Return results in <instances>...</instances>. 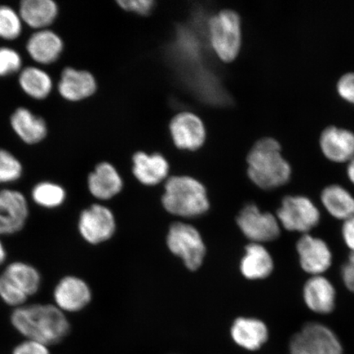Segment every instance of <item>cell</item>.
<instances>
[{"mask_svg":"<svg viewBox=\"0 0 354 354\" xmlns=\"http://www.w3.org/2000/svg\"><path fill=\"white\" fill-rule=\"evenodd\" d=\"M342 278L345 286L354 293V252H351L348 262L343 266Z\"/></svg>","mask_w":354,"mask_h":354,"instance_id":"obj_35","label":"cell"},{"mask_svg":"<svg viewBox=\"0 0 354 354\" xmlns=\"http://www.w3.org/2000/svg\"><path fill=\"white\" fill-rule=\"evenodd\" d=\"M19 84L26 94L35 100L47 98L53 87L50 75L34 66H29L22 71Z\"/></svg>","mask_w":354,"mask_h":354,"instance_id":"obj_26","label":"cell"},{"mask_svg":"<svg viewBox=\"0 0 354 354\" xmlns=\"http://www.w3.org/2000/svg\"><path fill=\"white\" fill-rule=\"evenodd\" d=\"M30 205L19 190H0V237L20 233L28 224Z\"/></svg>","mask_w":354,"mask_h":354,"instance_id":"obj_9","label":"cell"},{"mask_svg":"<svg viewBox=\"0 0 354 354\" xmlns=\"http://www.w3.org/2000/svg\"><path fill=\"white\" fill-rule=\"evenodd\" d=\"M11 354H51V351L46 344L24 339L12 348Z\"/></svg>","mask_w":354,"mask_h":354,"instance_id":"obj_32","label":"cell"},{"mask_svg":"<svg viewBox=\"0 0 354 354\" xmlns=\"http://www.w3.org/2000/svg\"><path fill=\"white\" fill-rule=\"evenodd\" d=\"M26 50L38 64H50L59 59L64 50V42L55 32L41 30L30 37Z\"/></svg>","mask_w":354,"mask_h":354,"instance_id":"obj_18","label":"cell"},{"mask_svg":"<svg viewBox=\"0 0 354 354\" xmlns=\"http://www.w3.org/2000/svg\"><path fill=\"white\" fill-rule=\"evenodd\" d=\"M2 273L30 299L39 293L42 275L37 268L24 261H13L6 265Z\"/></svg>","mask_w":354,"mask_h":354,"instance_id":"obj_19","label":"cell"},{"mask_svg":"<svg viewBox=\"0 0 354 354\" xmlns=\"http://www.w3.org/2000/svg\"><path fill=\"white\" fill-rule=\"evenodd\" d=\"M247 161L248 174L260 188L280 187L290 178L289 162L282 156L281 145L272 138L259 140L251 149Z\"/></svg>","mask_w":354,"mask_h":354,"instance_id":"obj_2","label":"cell"},{"mask_svg":"<svg viewBox=\"0 0 354 354\" xmlns=\"http://www.w3.org/2000/svg\"><path fill=\"white\" fill-rule=\"evenodd\" d=\"M0 299L12 309L28 304L29 298L7 277L0 273Z\"/></svg>","mask_w":354,"mask_h":354,"instance_id":"obj_30","label":"cell"},{"mask_svg":"<svg viewBox=\"0 0 354 354\" xmlns=\"http://www.w3.org/2000/svg\"><path fill=\"white\" fill-rule=\"evenodd\" d=\"M116 230V221L112 211L104 205L95 203L80 212L77 231L84 241L90 245H100L109 240Z\"/></svg>","mask_w":354,"mask_h":354,"instance_id":"obj_7","label":"cell"},{"mask_svg":"<svg viewBox=\"0 0 354 354\" xmlns=\"http://www.w3.org/2000/svg\"><path fill=\"white\" fill-rule=\"evenodd\" d=\"M170 129L172 139L180 149L194 150L205 142V126L196 114L185 112L176 115Z\"/></svg>","mask_w":354,"mask_h":354,"instance_id":"obj_13","label":"cell"},{"mask_svg":"<svg viewBox=\"0 0 354 354\" xmlns=\"http://www.w3.org/2000/svg\"><path fill=\"white\" fill-rule=\"evenodd\" d=\"M24 172L21 163L15 156L0 149V184H10L19 180Z\"/></svg>","mask_w":354,"mask_h":354,"instance_id":"obj_29","label":"cell"},{"mask_svg":"<svg viewBox=\"0 0 354 354\" xmlns=\"http://www.w3.org/2000/svg\"><path fill=\"white\" fill-rule=\"evenodd\" d=\"M210 43L221 60L236 59L241 46L240 17L236 12L223 10L209 21Z\"/></svg>","mask_w":354,"mask_h":354,"instance_id":"obj_4","label":"cell"},{"mask_svg":"<svg viewBox=\"0 0 354 354\" xmlns=\"http://www.w3.org/2000/svg\"><path fill=\"white\" fill-rule=\"evenodd\" d=\"M167 245L174 254L183 259L189 270H197L203 263L205 246L197 230L181 223L171 225L167 236Z\"/></svg>","mask_w":354,"mask_h":354,"instance_id":"obj_6","label":"cell"},{"mask_svg":"<svg viewBox=\"0 0 354 354\" xmlns=\"http://www.w3.org/2000/svg\"><path fill=\"white\" fill-rule=\"evenodd\" d=\"M59 8L53 0H24L19 15L30 28L44 30L55 20Z\"/></svg>","mask_w":354,"mask_h":354,"instance_id":"obj_23","label":"cell"},{"mask_svg":"<svg viewBox=\"0 0 354 354\" xmlns=\"http://www.w3.org/2000/svg\"><path fill=\"white\" fill-rule=\"evenodd\" d=\"M8 260V250L4 245L1 237H0V268L6 264Z\"/></svg>","mask_w":354,"mask_h":354,"instance_id":"obj_37","label":"cell"},{"mask_svg":"<svg viewBox=\"0 0 354 354\" xmlns=\"http://www.w3.org/2000/svg\"><path fill=\"white\" fill-rule=\"evenodd\" d=\"M165 189L162 205L171 214L193 218L209 209V202L205 188L192 177H171L167 181Z\"/></svg>","mask_w":354,"mask_h":354,"instance_id":"obj_3","label":"cell"},{"mask_svg":"<svg viewBox=\"0 0 354 354\" xmlns=\"http://www.w3.org/2000/svg\"><path fill=\"white\" fill-rule=\"evenodd\" d=\"M348 176L349 179L354 184V158H353L349 162V165L348 167Z\"/></svg>","mask_w":354,"mask_h":354,"instance_id":"obj_38","label":"cell"},{"mask_svg":"<svg viewBox=\"0 0 354 354\" xmlns=\"http://www.w3.org/2000/svg\"><path fill=\"white\" fill-rule=\"evenodd\" d=\"M87 185L93 197L100 201H108L121 192L122 180L113 165L102 162L88 175Z\"/></svg>","mask_w":354,"mask_h":354,"instance_id":"obj_15","label":"cell"},{"mask_svg":"<svg viewBox=\"0 0 354 354\" xmlns=\"http://www.w3.org/2000/svg\"><path fill=\"white\" fill-rule=\"evenodd\" d=\"M21 63L19 53L10 48H0V77L19 72Z\"/></svg>","mask_w":354,"mask_h":354,"instance_id":"obj_31","label":"cell"},{"mask_svg":"<svg viewBox=\"0 0 354 354\" xmlns=\"http://www.w3.org/2000/svg\"><path fill=\"white\" fill-rule=\"evenodd\" d=\"M304 299L314 313L328 314L335 308V290L326 278L313 276L304 286Z\"/></svg>","mask_w":354,"mask_h":354,"instance_id":"obj_17","label":"cell"},{"mask_svg":"<svg viewBox=\"0 0 354 354\" xmlns=\"http://www.w3.org/2000/svg\"><path fill=\"white\" fill-rule=\"evenodd\" d=\"M323 153L335 162L351 161L354 158V134L335 127H327L320 139Z\"/></svg>","mask_w":354,"mask_h":354,"instance_id":"obj_14","label":"cell"},{"mask_svg":"<svg viewBox=\"0 0 354 354\" xmlns=\"http://www.w3.org/2000/svg\"><path fill=\"white\" fill-rule=\"evenodd\" d=\"M290 354H343L333 331L319 323H308L291 339Z\"/></svg>","mask_w":354,"mask_h":354,"instance_id":"obj_5","label":"cell"},{"mask_svg":"<svg viewBox=\"0 0 354 354\" xmlns=\"http://www.w3.org/2000/svg\"><path fill=\"white\" fill-rule=\"evenodd\" d=\"M133 163L134 175L145 185H153L161 183L169 171L166 159L158 153H136L133 157Z\"/></svg>","mask_w":354,"mask_h":354,"instance_id":"obj_21","label":"cell"},{"mask_svg":"<svg viewBox=\"0 0 354 354\" xmlns=\"http://www.w3.org/2000/svg\"><path fill=\"white\" fill-rule=\"evenodd\" d=\"M297 251L301 267L313 276H321L330 267L332 255L329 247L321 239L304 234L298 241Z\"/></svg>","mask_w":354,"mask_h":354,"instance_id":"obj_12","label":"cell"},{"mask_svg":"<svg viewBox=\"0 0 354 354\" xmlns=\"http://www.w3.org/2000/svg\"><path fill=\"white\" fill-rule=\"evenodd\" d=\"M241 269L243 276L250 280L268 277L273 270V261L268 251L260 243H251L246 247Z\"/></svg>","mask_w":354,"mask_h":354,"instance_id":"obj_24","label":"cell"},{"mask_svg":"<svg viewBox=\"0 0 354 354\" xmlns=\"http://www.w3.org/2000/svg\"><path fill=\"white\" fill-rule=\"evenodd\" d=\"M343 237L347 246L354 252V216L344 221L342 229Z\"/></svg>","mask_w":354,"mask_h":354,"instance_id":"obj_36","label":"cell"},{"mask_svg":"<svg viewBox=\"0 0 354 354\" xmlns=\"http://www.w3.org/2000/svg\"><path fill=\"white\" fill-rule=\"evenodd\" d=\"M30 198L35 205L43 209L55 210L65 205L68 194L61 185L52 181H41L30 192Z\"/></svg>","mask_w":354,"mask_h":354,"instance_id":"obj_27","label":"cell"},{"mask_svg":"<svg viewBox=\"0 0 354 354\" xmlns=\"http://www.w3.org/2000/svg\"><path fill=\"white\" fill-rule=\"evenodd\" d=\"M277 218L287 231L307 233L319 223L320 212L306 197L287 196L277 211Z\"/></svg>","mask_w":354,"mask_h":354,"instance_id":"obj_8","label":"cell"},{"mask_svg":"<svg viewBox=\"0 0 354 354\" xmlns=\"http://www.w3.org/2000/svg\"><path fill=\"white\" fill-rule=\"evenodd\" d=\"M337 91L344 100L354 104V73L345 74L339 79Z\"/></svg>","mask_w":354,"mask_h":354,"instance_id":"obj_33","label":"cell"},{"mask_svg":"<svg viewBox=\"0 0 354 354\" xmlns=\"http://www.w3.org/2000/svg\"><path fill=\"white\" fill-rule=\"evenodd\" d=\"M232 336L239 346L254 351L263 346L268 339V327L254 318H238L232 327Z\"/></svg>","mask_w":354,"mask_h":354,"instance_id":"obj_20","label":"cell"},{"mask_svg":"<svg viewBox=\"0 0 354 354\" xmlns=\"http://www.w3.org/2000/svg\"><path fill=\"white\" fill-rule=\"evenodd\" d=\"M21 19L10 6H0V37L12 41L21 33Z\"/></svg>","mask_w":354,"mask_h":354,"instance_id":"obj_28","label":"cell"},{"mask_svg":"<svg viewBox=\"0 0 354 354\" xmlns=\"http://www.w3.org/2000/svg\"><path fill=\"white\" fill-rule=\"evenodd\" d=\"M96 86L95 79L90 73L66 68L61 75L59 91L64 99L76 102L94 94Z\"/></svg>","mask_w":354,"mask_h":354,"instance_id":"obj_16","label":"cell"},{"mask_svg":"<svg viewBox=\"0 0 354 354\" xmlns=\"http://www.w3.org/2000/svg\"><path fill=\"white\" fill-rule=\"evenodd\" d=\"M91 299L90 286L82 278L75 275L60 278L53 290V304L66 315L82 311L90 304Z\"/></svg>","mask_w":354,"mask_h":354,"instance_id":"obj_10","label":"cell"},{"mask_svg":"<svg viewBox=\"0 0 354 354\" xmlns=\"http://www.w3.org/2000/svg\"><path fill=\"white\" fill-rule=\"evenodd\" d=\"M322 201L335 218L346 221L354 216V198L339 185H332L323 190Z\"/></svg>","mask_w":354,"mask_h":354,"instance_id":"obj_25","label":"cell"},{"mask_svg":"<svg viewBox=\"0 0 354 354\" xmlns=\"http://www.w3.org/2000/svg\"><path fill=\"white\" fill-rule=\"evenodd\" d=\"M13 131L26 144L41 142L47 135V126L41 118L25 108L17 109L11 118Z\"/></svg>","mask_w":354,"mask_h":354,"instance_id":"obj_22","label":"cell"},{"mask_svg":"<svg viewBox=\"0 0 354 354\" xmlns=\"http://www.w3.org/2000/svg\"><path fill=\"white\" fill-rule=\"evenodd\" d=\"M10 319L22 337L48 347L63 342L72 330L68 315L54 304H26L12 309Z\"/></svg>","mask_w":354,"mask_h":354,"instance_id":"obj_1","label":"cell"},{"mask_svg":"<svg viewBox=\"0 0 354 354\" xmlns=\"http://www.w3.org/2000/svg\"><path fill=\"white\" fill-rule=\"evenodd\" d=\"M245 236L255 243L276 240L280 236L279 221L269 212H262L254 205H247L237 218Z\"/></svg>","mask_w":354,"mask_h":354,"instance_id":"obj_11","label":"cell"},{"mask_svg":"<svg viewBox=\"0 0 354 354\" xmlns=\"http://www.w3.org/2000/svg\"><path fill=\"white\" fill-rule=\"evenodd\" d=\"M118 3L124 10L145 15L151 12L154 2L151 0H122Z\"/></svg>","mask_w":354,"mask_h":354,"instance_id":"obj_34","label":"cell"}]
</instances>
